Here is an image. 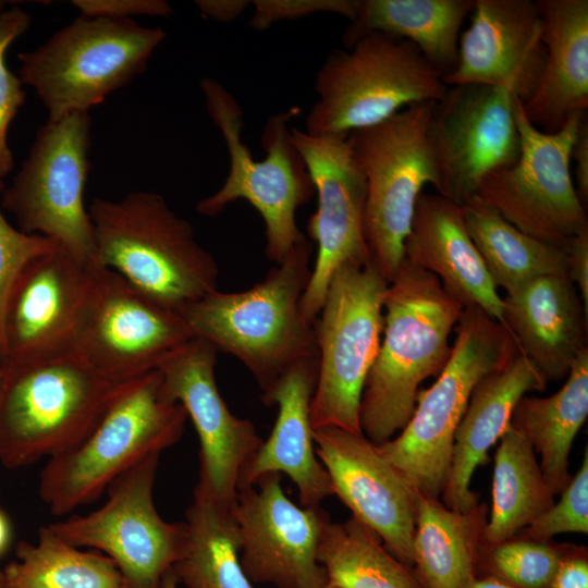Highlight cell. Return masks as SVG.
Wrapping results in <instances>:
<instances>
[{"label": "cell", "mask_w": 588, "mask_h": 588, "mask_svg": "<svg viewBox=\"0 0 588 588\" xmlns=\"http://www.w3.org/2000/svg\"><path fill=\"white\" fill-rule=\"evenodd\" d=\"M542 20L544 66L523 103L529 122L558 132L567 118L588 109V0H537Z\"/></svg>", "instance_id": "cell-27"}, {"label": "cell", "mask_w": 588, "mask_h": 588, "mask_svg": "<svg viewBox=\"0 0 588 588\" xmlns=\"http://www.w3.org/2000/svg\"><path fill=\"white\" fill-rule=\"evenodd\" d=\"M323 588H339V587L328 581V584Z\"/></svg>", "instance_id": "cell-50"}, {"label": "cell", "mask_w": 588, "mask_h": 588, "mask_svg": "<svg viewBox=\"0 0 588 588\" xmlns=\"http://www.w3.org/2000/svg\"><path fill=\"white\" fill-rule=\"evenodd\" d=\"M313 438L333 495L379 536L393 556L412 568L416 491L363 433L327 426L314 428Z\"/></svg>", "instance_id": "cell-21"}, {"label": "cell", "mask_w": 588, "mask_h": 588, "mask_svg": "<svg viewBox=\"0 0 588 588\" xmlns=\"http://www.w3.org/2000/svg\"><path fill=\"white\" fill-rule=\"evenodd\" d=\"M588 534V450L581 465L560 493V500L517 534L516 537L548 541L556 535Z\"/></svg>", "instance_id": "cell-38"}, {"label": "cell", "mask_w": 588, "mask_h": 588, "mask_svg": "<svg viewBox=\"0 0 588 588\" xmlns=\"http://www.w3.org/2000/svg\"><path fill=\"white\" fill-rule=\"evenodd\" d=\"M187 418L180 403L164 396L157 369L124 382L85 439L47 460L39 498L54 516L96 501L136 464L174 445Z\"/></svg>", "instance_id": "cell-5"}, {"label": "cell", "mask_w": 588, "mask_h": 588, "mask_svg": "<svg viewBox=\"0 0 588 588\" xmlns=\"http://www.w3.org/2000/svg\"><path fill=\"white\" fill-rule=\"evenodd\" d=\"M12 537V528L8 516L0 510V556L8 549Z\"/></svg>", "instance_id": "cell-46"}, {"label": "cell", "mask_w": 588, "mask_h": 588, "mask_svg": "<svg viewBox=\"0 0 588 588\" xmlns=\"http://www.w3.org/2000/svg\"><path fill=\"white\" fill-rule=\"evenodd\" d=\"M291 135L318 199L307 224L308 235L317 244V255L301 303L304 319L314 324L339 267L371 260L363 228L366 180L348 135L315 136L295 127Z\"/></svg>", "instance_id": "cell-18"}, {"label": "cell", "mask_w": 588, "mask_h": 588, "mask_svg": "<svg viewBox=\"0 0 588 588\" xmlns=\"http://www.w3.org/2000/svg\"><path fill=\"white\" fill-rule=\"evenodd\" d=\"M359 0H256L249 25L264 30L281 20H296L316 12H333L354 20Z\"/></svg>", "instance_id": "cell-40"}, {"label": "cell", "mask_w": 588, "mask_h": 588, "mask_svg": "<svg viewBox=\"0 0 588 588\" xmlns=\"http://www.w3.org/2000/svg\"><path fill=\"white\" fill-rule=\"evenodd\" d=\"M568 543L514 537L499 543H481L478 576H490L515 588H548Z\"/></svg>", "instance_id": "cell-36"}, {"label": "cell", "mask_w": 588, "mask_h": 588, "mask_svg": "<svg viewBox=\"0 0 588 588\" xmlns=\"http://www.w3.org/2000/svg\"><path fill=\"white\" fill-rule=\"evenodd\" d=\"M588 416V350L573 363L564 384L547 397L523 396L514 408L511 426L540 456L543 478L554 495L572 479L569 453Z\"/></svg>", "instance_id": "cell-30"}, {"label": "cell", "mask_w": 588, "mask_h": 588, "mask_svg": "<svg viewBox=\"0 0 588 588\" xmlns=\"http://www.w3.org/2000/svg\"><path fill=\"white\" fill-rule=\"evenodd\" d=\"M3 189V179L0 177V194ZM57 245L48 237L14 229L0 210V366L5 360L2 322L10 290L23 267L33 257Z\"/></svg>", "instance_id": "cell-39"}, {"label": "cell", "mask_w": 588, "mask_h": 588, "mask_svg": "<svg viewBox=\"0 0 588 588\" xmlns=\"http://www.w3.org/2000/svg\"><path fill=\"white\" fill-rule=\"evenodd\" d=\"M32 23V16L19 7L0 12V177L4 179L13 167V156L8 146V130L19 108L25 101L22 81L8 68L5 53L9 46Z\"/></svg>", "instance_id": "cell-37"}, {"label": "cell", "mask_w": 588, "mask_h": 588, "mask_svg": "<svg viewBox=\"0 0 588 588\" xmlns=\"http://www.w3.org/2000/svg\"><path fill=\"white\" fill-rule=\"evenodd\" d=\"M454 333L446 365L428 389L419 390L406 425L377 444L414 491L433 498L444 488L454 436L475 385L518 354L507 330L477 306L464 307Z\"/></svg>", "instance_id": "cell-6"}, {"label": "cell", "mask_w": 588, "mask_h": 588, "mask_svg": "<svg viewBox=\"0 0 588 588\" xmlns=\"http://www.w3.org/2000/svg\"><path fill=\"white\" fill-rule=\"evenodd\" d=\"M548 588H588V553L586 547L568 544Z\"/></svg>", "instance_id": "cell-42"}, {"label": "cell", "mask_w": 588, "mask_h": 588, "mask_svg": "<svg viewBox=\"0 0 588 588\" xmlns=\"http://www.w3.org/2000/svg\"><path fill=\"white\" fill-rule=\"evenodd\" d=\"M166 36L133 19L81 14L38 48L19 53V77L35 89L50 121L89 112L143 73Z\"/></svg>", "instance_id": "cell-9"}, {"label": "cell", "mask_w": 588, "mask_h": 588, "mask_svg": "<svg viewBox=\"0 0 588 588\" xmlns=\"http://www.w3.org/2000/svg\"><path fill=\"white\" fill-rule=\"evenodd\" d=\"M388 285L371 260L346 262L333 273L314 322L319 363L313 428L363 433L360 401L381 343Z\"/></svg>", "instance_id": "cell-10"}, {"label": "cell", "mask_w": 588, "mask_h": 588, "mask_svg": "<svg viewBox=\"0 0 588 588\" xmlns=\"http://www.w3.org/2000/svg\"><path fill=\"white\" fill-rule=\"evenodd\" d=\"M90 130L89 112L40 125L1 203L22 232L48 237L82 262L97 266L94 228L84 204Z\"/></svg>", "instance_id": "cell-12"}, {"label": "cell", "mask_w": 588, "mask_h": 588, "mask_svg": "<svg viewBox=\"0 0 588 588\" xmlns=\"http://www.w3.org/2000/svg\"><path fill=\"white\" fill-rule=\"evenodd\" d=\"M465 588H515L490 576H477Z\"/></svg>", "instance_id": "cell-47"}, {"label": "cell", "mask_w": 588, "mask_h": 588, "mask_svg": "<svg viewBox=\"0 0 588 588\" xmlns=\"http://www.w3.org/2000/svg\"><path fill=\"white\" fill-rule=\"evenodd\" d=\"M192 338L179 311L159 304L115 271L94 266L76 347L103 376L117 382L135 379L156 369Z\"/></svg>", "instance_id": "cell-15"}, {"label": "cell", "mask_w": 588, "mask_h": 588, "mask_svg": "<svg viewBox=\"0 0 588 588\" xmlns=\"http://www.w3.org/2000/svg\"><path fill=\"white\" fill-rule=\"evenodd\" d=\"M218 352L206 341L192 338L157 366L164 396L180 403L199 439L196 487L215 501L233 507L241 477L262 439L254 424L231 413L216 380Z\"/></svg>", "instance_id": "cell-17"}, {"label": "cell", "mask_w": 588, "mask_h": 588, "mask_svg": "<svg viewBox=\"0 0 588 588\" xmlns=\"http://www.w3.org/2000/svg\"><path fill=\"white\" fill-rule=\"evenodd\" d=\"M93 268L59 245L23 267L4 308L3 365L77 352Z\"/></svg>", "instance_id": "cell-20"}, {"label": "cell", "mask_w": 588, "mask_h": 588, "mask_svg": "<svg viewBox=\"0 0 588 588\" xmlns=\"http://www.w3.org/2000/svg\"><path fill=\"white\" fill-rule=\"evenodd\" d=\"M317 560L328 581L339 588H421L413 569L401 563L379 536L351 516L324 527Z\"/></svg>", "instance_id": "cell-35"}, {"label": "cell", "mask_w": 588, "mask_h": 588, "mask_svg": "<svg viewBox=\"0 0 588 588\" xmlns=\"http://www.w3.org/2000/svg\"><path fill=\"white\" fill-rule=\"evenodd\" d=\"M515 97L502 87L449 86L428 130L437 194L461 206L476 195L487 174L517 161Z\"/></svg>", "instance_id": "cell-16"}, {"label": "cell", "mask_w": 588, "mask_h": 588, "mask_svg": "<svg viewBox=\"0 0 588 588\" xmlns=\"http://www.w3.org/2000/svg\"><path fill=\"white\" fill-rule=\"evenodd\" d=\"M502 326L547 382L566 378L587 346L588 314L568 275L537 278L502 298Z\"/></svg>", "instance_id": "cell-23"}, {"label": "cell", "mask_w": 588, "mask_h": 588, "mask_svg": "<svg viewBox=\"0 0 588 588\" xmlns=\"http://www.w3.org/2000/svg\"><path fill=\"white\" fill-rule=\"evenodd\" d=\"M413 573L421 588H465L477 576L488 506L465 512L416 491Z\"/></svg>", "instance_id": "cell-28"}, {"label": "cell", "mask_w": 588, "mask_h": 588, "mask_svg": "<svg viewBox=\"0 0 588 588\" xmlns=\"http://www.w3.org/2000/svg\"><path fill=\"white\" fill-rule=\"evenodd\" d=\"M207 111L225 142L230 169L224 184L203 198L197 211L207 217L220 215L237 200H247L265 222V253L280 264L297 244L307 237L296 223V210L307 204L316 189L305 161L293 144L290 120L297 108L268 118L261 135L264 160H255L241 139L243 110L234 96L219 82L206 77L200 82Z\"/></svg>", "instance_id": "cell-7"}, {"label": "cell", "mask_w": 588, "mask_h": 588, "mask_svg": "<svg viewBox=\"0 0 588 588\" xmlns=\"http://www.w3.org/2000/svg\"><path fill=\"white\" fill-rule=\"evenodd\" d=\"M567 274L588 314V230L576 235L567 249Z\"/></svg>", "instance_id": "cell-44"}, {"label": "cell", "mask_w": 588, "mask_h": 588, "mask_svg": "<svg viewBox=\"0 0 588 588\" xmlns=\"http://www.w3.org/2000/svg\"><path fill=\"white\" fill-rule=\"evenodd\" d=\"M233 512L241 537L240 562L249 580L279 588L328 584L317 552L330 515L321 506L292 502L281 486V474L241 486Z\"/></svg>", "instance_id": "cell-19"}, {"label": "cell", "mask_w": 588, "mask_h": 588, "mask_svg": "<svg viewBox=\"0 0 588 588\" xmlns=\"http://www.w3.org/2000/svg\"><path fill=\"white\" fill-rule=\"evenodd\" d=\"M437 101L407 106L348 139L366 180L364 237L372 264L390 283L404 259L415 206L437 177L428 130Z\"/></svg>", "instance_id": "cell-11"}, {"label": "cell", "mask_w": 588, "mask_h": 588, "mask_svg": "<svg viewBox=\"0 0 588 588\" xmlns=\"http://www.w3.org/2000/svg\"><path fill=\"white\" fill-rule=\"evenodd\" d=\"M474 5L475 0H359L343 45L348 49L367 34L384 33L412 42L444 76L457 63L461 28Z\"/></svg>", "instance_id": "cell-29"}, {"label": "cell", "mask_w": 588, "mask_h": 588, "mask_svg": "<svg viewBox=\"0 0 588 588\" xmlns=\"http://www.w3.org/2000/svg\"><path fill=\"white\" fill-rule=\"evenodd\" d=\"M72 4L86 16L133 19L134 15H172L171 5L163 0H74Z\"/></svg>", "instance_id": "cell-41"}, {"label": "cell", "mask_w": 588, "mask_h": 588, "mask_svg": "<svg viewBox=\"0 0 588 588\" xmlns=\"http://www.w3.org/2000/svg\"><path fill=\"white\" fill-rule=\"evenodd\" d=\"M514 108L519 157L511 167L487 174L476 195L523 233L567 253L572 240L588 230L569 161L585 111L571 114L558 132L544 133L529 122L517 96Z\"/></svg>", "instance_id": "cell-13"}, {"label": "cell", "mask_w": 588, "mask_h": 588, "mask_svg": "<svg viewBox=\"0 0 588 588\" xmlns=\"http://www.w3.org/2000/svg\"><path fill=\"white\" fill-rule=\"evenodd\" d=\"M123 383L103 376L78 352L3 365L0 464L25 467L76 446Z\"/></svg>", "instance_id": "cell-4"}, {"label": "cell", "mask_w": 588, "mask_h": 588, "mask_svg": "<svg viewBox=\"0 0 588 588\" xmlns=\"http://www.w3.org/2000/svg\"><path fill=\"white\" fill-rule=\"evenodd\" d=\"M96 265L115 271L159 304L179 311L218 290L219 267L191 223L162 195L137 191L88 208Z\"/></svg>", "instance_id": "cell-3"}, {"label": "cell", "mask_w": 588, "mask_h": 588, "mask_svg": "<svg viewBox=\"0 0 588 588\" xmlns=\"http://www.w3.org/2000/svg\"><path fill=\"white\" fill-rule=\"evenodd\" d=\"M319 360L302 363L285 373L261 400L278 406V416L267 441L244 470L238 488L261 476L284 473L298 489L301 506L318 507L333 495L332 485L315 452L310 404L318 378Z\"/></svg>", "instance_id": "cell-26"}, {"label": "cell", "mask_w": 588, "mask_h": 588, "mask_svg": "<svg viewBox=\"0 0 588 588\" xmlns=\"http://www.w3.org/2000/svg\"><path fill=\"white\" fill-rule=\"evenodd\" d=\"M160 455L146 457L117 478L97 510L47 525L65 542L110 558L127 588H158L186 539L185 523L164 520L155 505Z\"/></svg>", "instance_id": "cell-14"}, {"label": "cell", "mask_w": 588, "mask_h": 588, "mask_svg": "<svg viewBox=\"0 0 588 588\" xmlns=\"http://www.w3.org/2000/svg\"><path fill=\"white\" fill-rule=\"evenodd\" d=\"M547 384L536 366L519 353L479 380L454 436L441 493L445 506L465 512L479 503L478 493L470 488L476 468L489 461L488 453L510 427L519 400L529 392L544 391Z\"/></svg>", "instance_id": "cell-25"}, {"label": "cell", "mask_w": 588, "mask_h": 588, "mask_svg": "<svg viewBox=\"0 0 588 588\" xmlns=\"http://www.w3.org/2000/svg\"><path fill=\"white\" fill-rule=\"evenodd\" d=\"M443 73L408 40L373 32L330 52L316 74L317 100L306 133L347 136L379 124L407 106L440 101Z\"/></svg>", "instance_id": "cell-8"}, {"label": "cell", "mask_w": 588, "mask_h": 588, "mask_svg": "<svg viewBox=\"0 0 588 588\" xmlns=\"http://www.w3.org/2000/svg\"><path fill=\"white\" fill-rule=\"evenodd\" d=\"M200 13L219 22H231L249 5L244 0H198L195 2Z\"/></svg>", "instance_id": "cell-45"}, {"label": "cell", "mask_w": 588, "mask_h": 588, "mask_svg": "<svg viewBox=\"0 0 588 588\" xmlns=\"http://www.w3.org/2000/svg\"><path fill=\"white\" fill-rule=\"evenodd\" d=\"M494 454L492 504L483 541L499 543L517 536L553 503L531 444L510 425Z\"/></svg>", "instance_id": "cell-33"}, {"label": "cell", "mask_w": 588, "mask_h": 588, "mask_svg": "<svg viewBox=\"0 0 588 588\" xmlns=\"http://www.w3.org/2000/svg\"><path fill=\"white\" fill-rule=\"evenodd\" d=\"M460 35L448 86L476 84L511 90L523 103L534 94L546 61L542 20L536 1L475 0Z\"/></svg>", "instance_id": "cell-22"}, {"label": "cell", "mask_w": 588, "mask_h": 588, "mask_svg": "<svg viewBox=\"0 0 588 588\" xmlns=\"http://www.w3.org/2000/svg\"><path fill=\"white\" fill-rule=\"evenodd\" d=\"M233 510L195 487L185 514V543L172 566L186 588H253L240 562L241 537Z\"/></svg>", "instance_id": "cell-32"}, {"label": "cell", "mask_w": 588, "mask_h": 588, "mask_svg": "<svg viewBox=\"0 0 588 588\" xmlns=\"http://www.w3.org/2000/svg\"><path fill=\"white\" fill-rule=\"evenodd\" d=\"M403 248L407 261L436 275L464 307L477 306L502 324V297L468 234L460 205L422 192Z\"/></svg>", "instance_id": "cell-24"}, {"label": "cell", "mask_w": 588, "mask_h": 588, "mask_svg": "<svg viewBox=\"0 0 588 588\" xmlns=\"http://www.w3.org/2000/svg\"><path fill=\"white\" fill-rule=\"evenodd\" d=\"M1 380H2V367L0 366V383H1Z\"/></svg>", "instance_id": "cell-51"}, {"label": "cell", "mask_w": 588, "mask_h": 588, "mask_svg": "<svg viewBox=\"0 0 588 588\" xmlns=\"http://www.w3.org/2000/svg\"><path fill=\"white\" fill-rule=\"evenodd\" d=\"M311 241L306 238L252 287L216 290L179 310L193 336L248 369L261 400L292 368L319 360L314 324L301 309L311 275Z\"/></svg>", "instance_id": "cell-1"}, {"label": "cell", "mask_w": 588, "mask_h": 588, "mask_svg": "<svg viewBox=\"0 0 588 588\" xmlns=\"http://www.w3.org/2000/svg\"><path fill=\"white\" fill-rule=\"evenodd\" d=\"M179 580L171 569L166 574L158 588H177Z\"/></svg>", "instance_id": "cell-48"}, {"label": "cell", "mask_w": 588, "mask_h": 588, "mask_svg": "<svg viewBox=\"0 0 588 588\" xmlns=\"http://www.w3.org/2000/svg\"><path fill=\"white\" fill-rule=\"evenodd\" d=\"M464 306L432 273L403 259L383 302V332L359 408L363 434L381 444L411 418L420 384L446 365Z\"/></svg>", "instance_id": "cell-2"}, {"label": "cell", "mask_w": 588, "mask_h": 588, "mask_svg": "<svg viewBox=\"0 0 588 588\" xmlns=\"http://www.w3.org/2000/svg\"><path fill=\"white\" fill-rule=\"evenodd\" d=\"M2 571L10 588H127L115 563L74 547L41 526L36 542L20 541Z\"/></svg>", "instance_id": "cell-34"}, {"label": "cell", "mask_w": 588, "mask_h": 588, "mask_svg": "<svg viewBox=\"0 0 588 588\" xmlns=\"http://www.w3.org/2000/svg\"><path fill=\"white\" fill-rule=\"evenodd\" d=\"M569 161L574 163L571 170L572 179L578 198L585 207L588 201V115L583 112L577 132L571 148Z\"/></svg>", "instance_id": "cell-43"}, {"label": "cell", "mask_w": 588, "mask_h": 588, "mask_svg": "<svg viewBox=\"0 0 588 588\" xmlns=\"http://www.w3.org/2000/svg\"><path fill=\"white\" fill-rule=\"evenodd\" d=\"M461 209L491 280L506 294L540 277L568 275L566 252L523 233L477 195Z\"/></svg>", "instance_id": "cell-31"}, {"label": "cell", "mask_w": 588, "mask_h": 588, "mask_svg": "<svg viewBox=\"0 0 588 588\" xmlns=\"http://www.w3.org/2000/svg\"><path fill=\"white\" fill-rule=\"evenodd\" d=\"M0 588H10L2 571H0Z\"/></svg>", "instance_id": "cell-49"}]
</instances>
